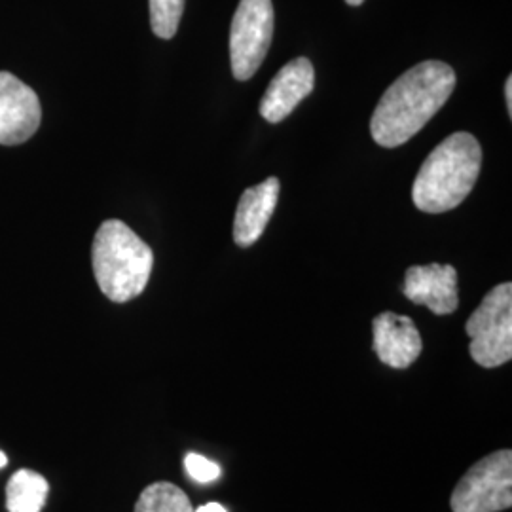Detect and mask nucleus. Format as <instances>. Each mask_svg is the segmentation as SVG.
Instances as JSON below:
<instances>
[{"instance_id":"nucleus-1","label":"nucleus","mask_w":512,"mask_h":512,"mask_svg":"<svg viewBox=\"0 0 512 512\" xmlns=\"http://www.w3.org/2000/svg\"><path fill=\"white\" fill-rule=\"evenodd\" d=\"M456 88L448 63L423 61L399 76L382 95L370 120L372 139L385 148L408 143L439 112Z\"/></svg>"},{"instance_id":"nucleus-2","label":"nucleus","mask_w":512,"mask_h":512,"mask_svg":"<svg viewBox=\"0 0 512 512\" xmlns=\"http://www.w3.org/2000/svg\"><path fill=\"white\" fill-rule=\"evenodd\" d=\"M482 148L475 135L459 131L444 139L421 165L412 184V202L431 215L456 209L475 188Z\"/></svg>"},{"instance_id":"nucleus-3","label":"nucleus","mask_w":512,"mask_h":512,"mask_svg":"<svg viewBox=\"0 0 512 512\" xmlns=\"http://www.w3.org/2000/svg\"><path fill=\"white\" fill-rule=\"evenodd\" d=\"M95 281L109 300L124 304L147 289L154 253L122 220H105L93 239Z\"/></svg>"},{"instance_id":"nucleus-4","label":"nucleus","mask_w":512,"mask_h":512,"mask_svg":"<svg viewBox=\"0 0 512 512\" xmlns=\"http://www.w3.org/2000/svg\"><path fill=\"white\" fill-rule=\"evenodd\" d=\"M465 332L471 338L476 365L497 368L512 359V285L501 283L484 296L469 317Z\"/></svg>"},{"instance_id":"nucleus-5","label":"nucleus","mask_w":512,"mask_h":512,"mask_svg":"<svg viewBox=\"0 0 512 512\" xmlns=\"http://www.w3.org/2000/svg\"><path fill=\"white\" fill-rule=\"evenodd\" d=\"M454 512H499L512 507V452L497 450L459 478L450 497Z\"/></svg>"},{"instance_id":"nucleus-6","label":"nucleus","mask_w":512,"mask_h":512,"mask_svg":"<svg viewBox=\"0 0 512 512\" xmlns=\"http://www.w3.org/2000/svg\"><path fill=\"white\" fill-rule=\"evenodd\" d=\"M274 38L272 0H241L230 27V63L239 82L255 76Z\"/></svg>"},{"instance_id":"nucleus-7","label":"nucleus","mask_w":512,"mask_h":512,"mask_svg":"<svg viewBox=\"0 0 512 512\" xmlns=\"http://www.w3.org/2000/svg\"><path fill=\"white\" fill-rule=\"evenodd\" d=\"M42 109L35 90L12 73L0 71V145L16 147L40 128Z\"/></svg>"},{"instance_id":"nucleus-8","label":"nucleus","mask_w":512,"mask_h":512,"mask_svg":"<svg viewBox=\"0 0 512 512\" xmlns=\"http://www.w3.org/2000/svg\"><path fill=\"white\" fill-rule=\"evenodd\" d=\"M403 294L435 315H450L458 310V272L450 264L410 266L404 275Z\"/></svg>"},{"instance_id":"nucleus-9","label":"nucleus","mask_w":512,"mask_h":512,"mask_svg":"<svg viewBox=\"0 0 512 512\" xmlns=\"http://www.w3.org/2000/svg\"><path fill=\"white\" fill-rule=\"evenodd\" d=\"M372 349L384 365L404 370L421 355L420 330L410 317L384 311L372 321Z\"/></svg>"},{"instance_id":"nucleus-10","label":"nucleus","mask_w":512,"mask_h":512,"mask_svg":"<svg viewBox=\"0 0 512 512\" xmlns=\"http://www.w3.org/2000/svg\"><path fill=\"white\" fill-rule=\"evenodd\" d=\"M315 71L308 57H296L275 74L260 101V114L270 124L283 122L313 92Z\"/></svg>"},{"instance_id":"nucleus-11","label":"nucleus","mask_w":512,"mask_h":512,"mask_svg":"<svg viewBox=\"0 0 512 512\" xmlns=\"http://www.w3.org/2000/svg\"><path fill=\"white\" fill-rule=\"evenodd\" d=\"M279 200V179L270 177L264 183L243 192L236 209L234 241L239 247L255 245L264 234Z\"/></svg>"},{"instance_id":"nucleus-12","label":"nucleus","mask_w":512,"mask_h":512,"mask_svg":"<svg viewBox=\"0 0 512 512\" xmlns=\"http://www.w3.org/2000/svg\"><path fill=\"white\" fill-rule=\"evenodd\" d=\"M48 480L35 471L21 469L10 478L6 486V507L8 512H40L46 495H48Z\"/></svg>"},{"instance_id":"nucleus-13","label":"nucleus","mask_w":512,"mask_h":512,"mask_svg":"<svg viewBox=\"0 0 512 512\" xmlns=\"http://www.w3.org/2000/svg\"><path fill=\"white\" fill-rule=\"evenodd\" d=\"M135 512H194V507L179 486L154 482L139 495Z\"/></svg>"},{"instance_id":"nucleus-14","label":"nucleus","mask_w":512,"mask_h":512,"mask_svg":"<svg viewBox=\"0 0 512 512\" xmlns=\"http://www.w3.org/2000/svg\"><path fill=\"white\" fill-rule=\"evenodd\" d=\"M184 0H150V27L154 35L171 40L183 18Z\"/></svg>"},{"instance_id":"nucleus-15","label":"nucleus","mask_w":512,"mask_h":512,"mask_svg":"<svg viewBox=\"0 0 512 512\" xmlns=\"http://www.w3.org/2000/svg\"><path fill=\"white\" fill-rule=\"evenodd\" d=\"M184 469L188 476L200 484H209L213 480H217L220 476V467L217 463H213L211 459L203 458L196 452L186 454L184 458Z\"/></svg>"},{"instance_id":"nucleus-16","label":"nucleus","mask_w":512,"mask_h":512,"mask_svg":"<svg viewBox=\"0 0 512 512\" xmlns=\"http://www.w3.org/2000/svg\"><path fill=\"white\" fill-rule=\"evenodd\" d=\"M505 99H507V109H509V116H512V78L509 76L505 82Z\"/></svg>"},{"instance_id":"nucleus-17","label":"nucleus","mask_w":512,"mask_h":512,"mask_svg":"<svg viewBox=\"0 0 512 512\" xmlns=\"http://www.w3.org/2000/svg\"><path fill=\"white\" fill-rule=\"evenodd\" d=\"M194 512H228L220 503H207V505H203L200 509H194Z\"/></svg>"},{"instance_id":"nucleus-18","label":"nucleus","mask_w":512,"mask_h":512,"mask_svg":"<svg viewBox=\"0 0 512 512\" xmlns=\"http://www.w3.org/2000/svg\"><path fill=\"white\" fill-rule=\"evenodd\" d=\"M6 463H8V458L4 456V452H0V469H2Z\"/></svg>"},{"instance_id":"nucleus-19","label":"nucleus","mask_w":512,"mask_h":512,"mask_svg":"<svg viewBox=\"0 0 512 512\" xmlns=\"http://www.w3.org/2000/svg\"><path fill=\"white\" fill-rule=\"evenodd\" d=\"M348 2L349 6H361L365 0H346Z\"/></svg>"}]
</instances>
